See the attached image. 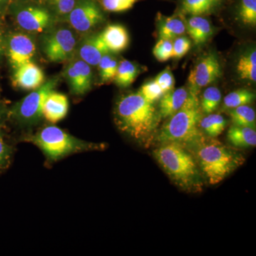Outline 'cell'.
<instances>
[{"instance_id": "1", "label": "cell", "mask_w": 256, "mask_h": 256, "mask_svg": "<svg viewBox=\"0 0 256 256\" xmlns=\"http://www.w3.org/2000/svg\"><path fill=\"white\" fill-rule=\"evenodd\" d=\"M160 120L154 104L139 92L122 96L114 109V120L119 129L141 143L151 140Z\"/></svg>"}, {"instance_id": "2", "label": "cell", "mask_w": 256, "mask_h": 256, "mask_svg": "<svg viewBox=\"0 0 256 256\" xmlns=\"http://www.w3.org/2000/svg\"><path fill=\"white\" fill-rule=\"evenodd\" d=\"M191 148L202 176L210 184L220 183L245 162L235 150L204 136Z\"/></svg>"}, {"instance_id": "3", "label": "cell", "mask_w": 256, "mask_h": 256, "mask_svg": "<svg viewBox=\"0 0 256 256\" xmlns=\"http://www.w3.org/2000/svg\"><path fill=\"white\" fill-rule=\"evenodd\" d=\"M153 156L180 188L186 191H201L203 176L190 150L176 143H162L153 151Z\"/></svg>"}, {"instance_id": "4", "label": "cell", "mask_w": 256, "mask_h": 256, "mask_svg": "<svg viewBox=\"0 0 256 256\" xmlns=\"http://www.w3.org/2000/svg\"><path fill=\"white\" fill-rule=\"evenodd\" d=\"M198 92L190 89L184 104L160 130L156 140L162 143H176L188 148L204 137L200 127L202 111Z\"/></svg>"}, {"instance_id": "5", "label": "cell", "mask_w": 256, "mask_h": 256, "mask_svg": "<svg viewBox=\"0 0 256 256\" xmlns=\"http://www.w3.org/2000/svg\"><path fill=\"white\" fill-rule=\"evenodd\" d=\"M28 141L38 146L50 161L54 162L80 152L104 149V144L88 142L77 139L56 126L43 128Z\"/></svg>"}, {"instance_id": "6", "label": "cell", "mask_w": 256, "mask_h": 256, "mask_svg": "<svg viewBox=\"0 0 256 256\" xmlns=\"http://www.w3.org/2000/svg\"><path fill=\"white\" fill-rule=\"evenodd\" d=\"M58 80L50 79L30 92L13 108L12 116L24 124H34L43 117V106L47 96L56 86Z\"/></svg>"}, {"instance_id": "7", "label": "cell", "mask_w": 256, "mask_h": 256, "mask_svg": "<svg viewBox=\"0 0 256 256\" xmlns=\"http://www.w3.org/2000/svg\"><path fill=\"white\" fill-rule=\"evenodd\" d=\"M77 40L73 32L60 28L48 34L44 40V50L52 62H63L74 53Z\"/></svg>"}, {"instance_id": "8", "label": "cell", "mask_w": 256, "mask_h": 256, "mask_svg": "<svg viewBox=\"0 0 256 256\" xmlns=\"http://www.w3.org/2000/svg\"><path fill=\"white\" fill-rule=\"evenodd\" d=\"M70 26L79 32H87L105 20L98 5L94 0H77L67 15Z\"/></svg>"}, {"instance_id": "9", "label": "cell", "mask_w": 256, "mask_h": 256, "mask_svg": "<svg viewBox=\"0 0 256 256\" xmlns=\"http://www.w3.org/2000/svg\"><path fill=\"white\" fill-rule=\"evenodd\" d=\"M222 75V69L218 57L214 53L208 54L190 72L188 78L190 89L197 92L202 88L218 80Z\"/></svg>"}, {"instance_id": "10", "label": "cell", "mask_w": 256, "mask_h": 256, "mask_svg": "<svg viewBox=\"0 0 256 256\" xmlns=\"http://www.w3.org/2000/svg\"><path fill=\"white\" fill-rule=\"evenodd\" d=\"M35 54L36 45L32 37L23 33L13 34L10 36L8 55L13 68H18L23 64L32 62Z\"/></svg>"}, {"instance_id": "11", "label": "cell", "mask_w": 256, "mask_h": 256, "mask_svg": "<svg viewBox=\"0 0 256 256\" xmlns=\"http://www.w3.org/2000/svg\"><path fill=\"white\" fill-rule=\"evenodd\" d=\"M15 18L20 28L30 32H43L50 26L52 20L48 10L36 6H26L18 10Z\"/></svg>"}, {"instance_id": "12", "label": "cell", "mask_w": 256, "mask_h": 256, "mask_svg": "<svg viewBox=\"0 0 256 256\" xmlns=\"http://www.w3.org/2000/svg\"><path fill=\"white\" fill-rule=\"evenodd\" d=\"M92 66L82 60H74L66 69V77L75 95H84L92 88Z\"/></svg>"}, {"instance_id": "13", "label": "cell", "mask_w": 256, "mask_h": 256, "mask_svg": "<svg viewBox=\"0 0 256 256\" xmlns=\"http://www.w3.org/2000/svg\"><path fill=\"white\" fill-rule=\"evenodd\" d=\"M13 82L24 90H36L44 84V75L38 66L30 62L14 69Z\"/></svg>"}, {"instance_id": "14", "label": "cell", "mask_w": 256, "mask_h": 256, "mask_svg": "<svg viewBox=\"0 0 256 256\" xmlns=\"http://www.w3.org/2000/svg\"><path fill=\"white\" fill-rule=\"evenodd\" d=\"M68 98L54 90L47 96L43 106V117L52 124L60 122L68 111Z\"/></svg>"}, {"instance_id": "15", "label": "cell", "mask_w": 256, "mask_h": 256, "mask_svg": "<svg viewBox=\"0 0 256 256\" xmlns=\"http://www.w3.org/2000/svg\"><path fill=\"white\" fill-rule=\"evenodd\" d=\"M108 53L109 50L100 34L87 38L78 50L80 60L90 66H98L102 57Z\"/></svg>"}, {"instance_id": "16", "label": "cell", "mask_w": 256, "mask_h": 256, "mask_svg": "<svg viewBox=\"0 0 256 256\" xmlns=\"http://www.w3.org/2000/svg\"><path fill=\"white\" fill-rule=\"evenodd\" d=\"M100 34L109 52L119 53L129 44V34L122 25H109Z\"/></svg>"}, {"instance_id": "17", "label": "cell", "mask_w": 256, "mask_h": 256, "mask_svg": "<svg viewBox=\"0 0 256 256\" xmlns=\"http://www.w3.org/2000/svg\"><path fill=\"white\" fill-rule=\"evenodd\" d=\"M188 94V90L184 88L172 90L166 92L160 98L159 112L160 118H169L176 114L184 104Z\"/></svg>"}, {"instance_id": "18", "label": "cell", "mask_w": 256, "mask_h": 256, "mask_svg": "<svg viewBox=\"0 0 256 256\" xmlns=\"http://www.w3.org/2000/svg\"><path fill=\"white\" fill-rule=\"evenodd\" d=\"M186 32L196 45H202L210 40L214 33L212 24L202 16H192L186 23Z\"/></svg>"}, {"instance_id": "19", "label": "cell", "mask_w": 256, "mask_h": 256, "mask_svg": "<svg viewBox=\"0 0 256 256\" xmlns=\"http://www.w3.org/2000/svg\"><path fill=\"white\" fill-rule=\"evenodd\" d=\"M228 142L236 148H248L256 144V129L234 124L227 133Z\"/></svg>"}, {"instance_id": "20", "label": "cell", "mask_w": 256, "mask_h": 256, "mask_svg": "<svg viewBox=\"0 0 256 256\" xmlns=\"http://www.w3.org/2000/svg\"><path fill=\"white\" fill-rule=\"evenodd\" d=\"M223 0H182V12L192 16H204L215 12Z\"/></svg>"}, {"instance_id": "21", "label": "cell", "mask_w": 256, "mask_h": 256, "mask_svg": "<svg viewBox=\"0 0 256 256\" xmlns=\"http://www.w3.org/2000/svg\"><path fill=\"white\" fill-rule=\"evenodd\" d=\"M186 32V24L180 16L162 18L159 25V36L163 40H172Z\"/></svg>"}, {"instance_id": "22", "label": "cell", "mask_w": 256, "mask_h": 256, "mask_svg": "<svg viewBox=\"0 0 256 256\" xmlns=\"http://www.w3.org/2000/svg\"><path fill=\"white\" fill-rule=\"evenodd\" d=\"M237 73L242 80H256V48H252L248 52L242 54L236 66Z\"/></svg>"}, {"instance_id": "23", "label": "cell", "mask_w": 256, "mask_h": 256, "mask_svg": "<svg viewBox=\"0 0 256 256\" xmlns=\"http://www.w3.org/2000/svg\"><path fill=\"white\" fill-rule=\"evenodd\" d=\"M139 74V68L136 64L128 60H122L118 66L114 80L120 88H127L134 82Z\"/></svg>"}, {"instance_id": "24", "label": "cell", "mask_w": 256, "mask_h": 256, "mask_svg": "<svg viewBox=\"0 0 256 256\" xmlns=\"http://www.w3.org/2000/svg\"><path fill=\"white\" fill-rule=\"evenodd\" d=\"M226 126V120L220 114H208L200 122V127L208 137L214 138L220 136Z\"/></svg>"}, {"instance_id": "25", "label": "cell", "mask_w": 256, "mask_h": 256, "mask_svg": "<svg viewBox=\"0 0 256 256\" xmlns=\"http://www.w3.org/2000/svg\"><path fill=\"white\" fill-rule=\"evenodd\" d=\"M230 116L234 124L256 129V112L250 106H242L230 109Z\"/></svg>"}, {"instance_id": "26", "label": "cell", "mask_w": 256, "mask_h": 256, "mask_svg": "<svg viewBox=\"0 0 256 256\" xmlns=\"http://www.w3.org/2000/svg\"><path fill=\"white\" fill-rule=\"evenodd\" d=\"M255 98V92L250 90L246 89L235 90L224 98L223 108L230 110L239 106L248 105L254 102Z\"/></svg>"}, {"instance_id": "27", "label": "cell", "mask_w": 256, "mask_h": 256, "mask_svg": "<svg viewBox=\"0 0 256 256\" xmlns=\"http://www.w3.org/2000/svg\"><path fill=\"white\" fill-rule=\"evenodd\" d=\"M222 100V92L218 88L212 86L207 88L204 92L201 102L202 112L205 114H212L216 110Z\"/></svg>"}, {"instance_id": "28", "label": "cell", "mask_w": 256, "mask_h": 256, "mask_svg": "<svg viewBox=\"0 0 256 256\" xmlns=\"http://www.w3.org/2000/svg\"><path fill=\"white\" fill-rule=\"evenodd\" d=\"M239 20L244 25L255 28L256 25V0H240L238 6Z\"/></svg>"}, {"instance_id": "29", "label": "cell", "mask_w": 256, "mask_h": 256, "mask_svg": "<svg viewBox=\"0 0 256 256\" xmlns=\"http://www.w3.org/2000/svg\"><path fill=\"white\" fill-rule=\"evenodd\" d=\"M98 66L101 82H106L114 80L118 66L117 60L107 54L102 57Z\"/></svg>"}, {"instance_id": "30", "label": "cell", "mask_w": 256, "mask_h": 256, "mask_svg": "<svg viewBox=\"0 0 256 256\" xmlns=\"http://www.w3.org/2000/svg\"><path fill=\"white\" fill-rule=\"evenodd\" d=\"M153 54L159 62H164L173 58V42L160 38L153 48Z\"/></svg>"}, {"instance_id": "31", "label": "cell", "mask_w": 256, "mask_h": 256, "mask_svg": "<svg viewBox=\"0 0 256 256\" xmlns=\"http://www.w3.org/2000/svg\"><path fill=\"white\" fill-rule=\"evenodd\" d=\"M140 94L146 100L154 104L156 101L160 100L164 96V92L162 90L156 80H151L142 86L139 90Z\"/></svg>"}, {"instance_id": "32", "label": "cell", "mask_w": 256, "mask_h": 256, "mask_svg": "<svg viewBox=\"0 0 256 256\" xmlns=\"http://www.w3.org/2000/svg\"><path fill=\"white\" fill-rule=\"evenodd\" d=\"M141 0H101L102 8L111 12H122L133 8Z\"/></svg>"}, {"instance_id": "33", "label": "cell", "mask_w": 256, "mask_h": 256, "mask_svg": "<svg viewBox=\"0 0 256 256\" xmlns=\"http://www.w3.org/2000/svg\"><path fill=\"white\" fill-rule=\"evenodd\" d=\"M154 80L164 94L171 92L174 89L175 82L174 76L172 73L171 69L169 66L166 67L163 72L158 74Z\"/></svg>"}, {"instance_id": "34", "label": "cell", "mask_w": 256, "mask_h": 256, "mask_svg": "<svg viewBox=\"0 0 256 256\" xmlns=\"http://www.w3.org/2000/svg\"><path fill=\"white\" fill-rule=\"evenodd\" d=\"M192 42L186 36H178L173 43V58H182L191 48Z\"/></svg>"}, {"instance_id": "35", "label": "cell", "mask_w": 256, "mask_h": 256, "mask_svg": "<svg viewBox=\"0 0 256 256\" xmlns=\"http://www.w3.org/2000/svg\"><path fill=\"white\" fill-rule=\"evenodd\" d=\"M50 4L60 16H67L73 10L77 0H48Z\"/></svg>"}, {"instance_id": "36", "label": "cell", "mask_w": 256, "mask_h": 256, "mask_svg": "<svg viewBox=\"0 0 256 256\" xmlns=\"http://www.w3.org/2000/svg\"><path fill=\"white\" fill-rule=\"evenodd\" d=\"M12 152L11 146L6 144L0 132V170L4 169L9 164Z\"/></svg>"}, {"instance_id": "37", "label": "cell", "mask_w": 256, "mask_h": 256, "mask_svg": "<svg viewBox=\"0 0 256 256\" xmlns=\"http://www.w3.org/2000/svg\"><path fill=\"white\" fill-rule=\"evenodd\" d=\"M2 52V38L1 32H0V54Z\"/></svg>"}, {"instance_id": "38", "label": "cell", "mask_w": 256, "mask_h": 256, "mask_svg": "<svg viewBox=\"0 0 256 256\" xmlns=\"http://www.w3.org/2000/svg\"><path fill=\"white\" fill-rule=\"evenodd\" d=\"M6 1V0H0V2H2Z\"/></svg>"}]
</instances>
